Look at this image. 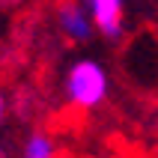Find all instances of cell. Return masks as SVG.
Instances as JSON below:
<instances>
[{
    "mask_svg": "<svg viewBox=\"0 0 158 158\" xmlns=\"http://www.w3.org/2000/svg\"><path fill=\"white\" fill-rule=\"evenodd\" d=\"M107 89H110V78H107V69L98 60H78L72 63L69 72H66V81H63V93H66V102L78 110H93L107 98Z\"/></svg>",
    "mask_w": 158,
    "mask_h": 158,
    "instance_id": "cell-1",
    "label": "cell"
},
{
    "mask_svg": "<svg viewBox=\"0 0 158 158\" xmlns=\"http://www.w3.org/2000/svg\"><path fill=\"white\" fill-rule=\"evenodd\" d=\"M78 3L87 9V15H89V21H93V27L105 36L107 42L123 39V30H125L123 0H78Z\"/></svg>",
    "mask_w": 158,
    "mask_h": 158,
    "instance_id": "cell-2",
    "label": "cell"
},
{
    "mask_svg": "<svg viewBox=\"0 0 158 158\" xmlns=\"http://www.w3.org/2000/svg\"><path fill=\"white\" fill-rule=\"evenodd\" d=\"M57 27H60V33L69 42H89L93 33H96L87 9L81 6L78 0H63V3H57Z\"/></svg>",
    "mask_w": 158,
    "mask_h": 158,
    "instance_id": "cell-3",
    "label": "cell"
},
{
    "mask_svg": "<svg viewBox=\"0 0 158 158\" xmlns=\"http://www.w3.org/2000/svg\"><path fill=\"white\" fill-rule=\"evenodd\" d=\"M21 158H57V140L48 131H33L21 146Z\"/></svg>",
    "mask_w": 158,
    "mask_h": 158,
    "instance_id": "cell-4",
    "label": "cell"
},
{
    "mask_svg": "<svg viewBox=\"0 0 158 158\" xmlns=\"http://www.w3.org/2000/svg\"><path fill=\"white\" fill-rule=\"evenodd\" d=\"M6 114H9V105H6V96L0 93V123L6 119Z\"/></svg>",
    "mask_w": 158,
    "mask_h": 158,
    "instance_id": "cell-5",
    "label": "cell"
}]
</instances>
